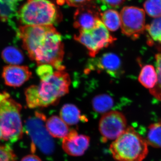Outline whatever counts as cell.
I'll return each instance as SVG.
<instances>
[{
	"label": "cell",
	"instance_id": "obj_1",
	"mask_svg": "<svg viewBox=\"0 0 161 161\" xmlns=\"http://www.w3.org/2000/svg\"><path fill=\"white\" fill-rule=\"evenodd\" d=\"M23 48L38 65L49 64L56 70L65 69L62 37L53 26H23L18 30Z\"/></svg>",
	"mask_w": 161,
	"mask_h": 161
},
{
	"label": "cell",
	"instance_id": "obj_2",
	"mask_svg": "<svg viewBox=\"0 0 161 161\" xmlns=\"http://www.w3.org/2000/svg\"><path fill=\"white\" fill-rule=\"evenodd\" d=\"M71 80L69 75L64 70H56L53 74L41 79L38 85L26 89L25 96L30 108H45L58 103L69 92Z\"/></svg>",
	"mask_w": 161,
	"mask_h": 161
},
{
	"label": "cell",
	"instance_id": "obj_3",
	"mask_svg": "<svg viewBox=\"0 0 161 161\" xmlns=\"http://www.w3.org/2000/svg\"><path fill=\"white\" fill-rule=\"evenodd\" d=\"M113 158L117 161H143L148 153L146 139L132 127H128L110 145Z\"/></svg>",
	"mask_w": 161,
	"mask_h": 161
},
{
	"label": "cell",
	"instance_id": "obj_4",
	"mask_svg": "<svg viewBox=\"0 0 161 161\" xmlns=\"http://www.w3.org/2000/svg\"><path fill=\"white\" fill-rule=\"evenodd\" d=\"M17 15L23 26H53L60 19L58 8L49 0H27Z\"/></svg>",
	"mask_w": 161,
	"mask_h": 161
},
{
	"label": "cell",
	"instance_id": "obj_5",
	"mask_svg": "<svg viewBox=\"0 0 161 161\" xmlns=\"http://www.w3.org/2000/svg\"><path fill=\"white\" fill-rule=\"evenodd\" d=\"M22 106L6 92H0V129L2 139L11 143L21 138L23 133Z\"/></svg>",
	"mask_w": 161,
	"mask_h": 161
},
{
	"label": "cell",
	"instance_id": "obj_6",
	"mask_svg": "<svg viewBox=\"0 0 161 161\" xmlns=\"http://www.w3.org/2000/svg\"><path fill=\"white\" fill-rule=\"evenodd\" d=\"M75 39L86 47L92 58H95L101 50L108 47L116 40L101 20L92 29L79 31V33L75 36Z\"/></svg>",
	"mask_w": 161,
	"mask_h": 161
},
{
	"label": "cell",
	"instance_id": "obj_7",
	"mask_svg": "<svg viewBox=\"0 0 161 161\" xmlns=\"http://www.w3.org/2000/svg\"><path fill=\"white\" fill-rule=\"evenodd\" d=\"M46 117L43 113L36 112L27 119L25 130L35 143L44 152H50L53 148L51 136L47 130Z\"/></svg>",
	"mask_w": 161,
	"mask_h": 161
},
{
	"label": "cell",
	"instance_id": "obj_8",
	"mask_svg": "<svg viewBox=\"0 0 161 161\" xmlns=\"http://www.w3.org/2000/svg\"><path fill=\"white\" fill-rule=\"evenodd\" d=\"M120 16L122 32L132 40L138 39L146 30L144 9L134 6H125L122 9Z\"/></svg>",
	"mask_w": 161,
	"mask_h": 161
},
{
	"label": "cell",
	"instance_id": "obj_9",
	"mask_svg": "<svg viewBox=\"0 0 161 161\" xmlns=\"http://www.w3.org/2000/svg\"><path fill=\"white\" fill-rule=\"evenodd\" d=\"M125 115L118 111H111L102 116L99 123V130L104 142L115 140L127 129Z\"/></svg>",
	"mask_w": 161,
	"mask_h": 161
},
{
	"label": "cell",
	"instance_id": "obj_10",
	"mask_svg": "<svg viewBox=\"0 0 161 161\" xmlns=\"http://www.w3.org/2000/svg\"><path fill=\"white\" fill-rule=\"evenodd\" d=\"M105 72L114 78H118L122 74L120 58L115 54L107 53L99 58H93L88 62L85 72Z\"/></svg>",
	"mask_w": 161,
	"mask_h": 161
},
{
	"label": "cell",
	"instance_id": "obj_11",
	"mask_svg": "<svg viewBox=\"0 0 161 161\" xmlns=\"http://www.w3.org/2000/svg\"><path fill=\"white\" fill-rule=\"evenodd\" d=\"M100 10L91 3L79 6L74 15V25L79 31L92 29L100 19Z\"/></svg>",
	"mask_w": 161,
	"mask_h": 161
},
{
	"label": "cell",
	"instance_id": "obj_12",
	"mask_svg": "<svg viewBox=\"0 0 161 161\" xmlns=\"http://www.w3.org/2000/svg\"><path fill=\"white\" fill-rule=\"evenodd\" d=\"M90 138L87 136L78 134L75 130H70L63 138L62 147L64 152L72 156H80L84 154L89 146Z\"/></svg>",
	"mask_w": 161,
	"mask_h": 161
},
{
	"label": "cell",
	"instance_id": "obj_13",
	"mask_svg": "<svg viewBox=\"0 0 161 161\" xmlns=\"http://www.w3.org/2000/svg\"><path fill=\"white\" fill-rule=\"evenodd\" d=\"M2 77L6 85L17 87L31 78L32 73L26 66L9 65L3 68Z\"/></svg>",
	"mask_w": 161,
	"mask_h": 161
},
{
	"label": "cell",
	"instance_id": "obj_14",
	"mask_svg": "<svg viewBox=\"0 0 161 161\" xmlns=\"http://www.w3.org/2000/svg\"><path fill=\"white\" fill-rule=\"evenodd\" d=\"M46 127L50 135L55 138H64L70 131L68 125L57 115H53L47 119Z\"/></svg>",
	"mask_w": 161,
	"mask_h": 161
},
{
	"label": "cell",
	"instance_id": "obj_15",
	"mask_svg": "<svg viewBox=\"0 0 161 161\" xmlns=\"http://www.w3.org/2000/svg\"><path fill=\"white\" fill-rule=\"evenodd\" d=\"M115 99L107 94L96 95L92 101L93 111L97 114H105L111 111L115 107Z\"/></svg>",
	"mask_w": 161,
	"mask_h": 161
},
{
	"label": "cell",
	"instance_id": "obj_16",
	"mask_svg": "<svg viewBox=\"0 0 161 161\" xmlns=\"http://www.w3.org/2000/svg\"><path fill=\"white\" fill-rule=\"evenodd\" d=\"M60 117L68 125H74L83 118L79 109L73 104H66L60 110Z\"/></svg>",
	"mask_w": 161,
	"mask_h": 161
},
{
	"label": "cell",
	"instance_id": "obj_17",
	"mask_svg": "<svg viewBox=\"0 0 161 161\" xmlns=\"http://www.w3.org/2000/svg\"><path fill=\"white\" fill-rule=\"evenodd\" d=\"M139 80L142 85L147 89L153 88L158 80V76L155 68L150 64L145 65L141 70Z\"/></svg>",
	"mask_w": 161,
	"mask_h": 161
},
{
	"label": "cell",
	"instance_id": "obj_18",
	"mask_svg": "<svg viewBox=\"0 0 161 161\" xmlns=\"http://www.w3.org/2000/svg\"><path fill=\"white\" fill-rule=\"evenodd\" d=\"M22 0H0V19L7 22L17 14L18 6Z\"/></svg>",
	"mask_w": 161,
	"mask_h": 161
},
{
	"label": "cell",
	"instance_id": "obj_19",
	"mask_svg": "<svg viewBox=\"0 0 161 161\" xmlns=\"http://www.w3.org/2000/svg\"><path fill=\"white\" fill-rule=\"evenodd\" d=\"M100 19L104 25L110 31H116L120 26V14L115 9H108L101 14Z\"/></svg>",
	"mask_w": 161,
	"mask_h": 161
},
{
	"label": "cell",
	"instance_id": "obj_20",
	"mask_svg": "<svg viewBox=\"0 0 161 161\" xmlns=\"http://www.w3.org/2000/svg\"><path fill=\"white\" fill-rule=\"evenodd\" d=\"M145 139L148 145L154 148H161V121L149 126Z\"/></svg>",
	"mask_w": 161,
	"mask_h": 161
},
{
	"label": "cell",
	"instance_id": "obj_21",
	"mask_svg": "<svg viewBox=\"0 0 161 161\" xmlns=\"http://www.w3.org/2000/svg\"><path fill=\"white\" fill-rule=\"evenodd\" d=\"M2 57L4 61L10 65L21 64L24 60L23 53L14 47H8L5 48L2 52Z\"/></svg>",
	"mask_w": 161,
	"mask_h": 161
},
{
	"label": "cell",
	"instance_id": "obj_22",
	"mask_svg": "<svg viewBox=\"0 0 161 161\" xmlns=\"http://www.w3.org/2000/svg\"><path fill=\"white\" fill-rule=\"evenodd\" d=\"M146 30L151 40L161 43V16L155 18L149 25H147Z\"/></svg>",
	"mask_w": 161,
	"mask_h": 161
},
{
	"label": "cell",
	"instance_id": "obj_23",
	"mask_svg": "<svg viewBox=\"0 0 161 161\" xmlns=\"http://www.w3.org/2000/svg\"><path fill=\"white\" fill-rule=\"evenodd\" d=\"M143 6L144 10L151 17L161 16V0H146Z\"/></svg>",
	"mask_w": 161,
	"mask_h": 161
},
{
	"label": "cell",
	"instance_id": "obj_24",
	"mask_svg": "<svg viewBox=\"0 0 161 161\" xmlns=\"http://www.w3.org/2000/svg\"><path fill=\"white\" fill-rule=\"evenodd\" d=\"M155 60L158 80L155 86L150 90V92L154 97L161 101V53L156 55Z\"/></svg>",
	"mask_w": 161,
	"mask_h": 161
},
{
	"label": "cell",
	"instance_id": "obj_25",
	"mask_svg": "<svg viewBox=\"0 0 161 161\" xmlns=\"http://www.w3.org/2000/svg\"><path fill=\"white\" fill-rule=\"evenodd\" d=\"M0 161H16L14 153L8 146H0Z\"/></svg>",
	"mask_w": 161,
	"mask_h": 161
},
{
	"label": "cell",
	"instance_id": "obj_26",
	"mask_svg": "<svg viewBox=\"0 0 161 161\" xmlns=\"http://www.w3.org/2000/svg\"><path fill=\"white\" fill-rule=\"evenodd\" d=\"M53 67L49 64H42L39 65L36 69V73L40 79H43L51 75L54 72Z\"/></svg>",
	"mask_w": 161,
	"mask_h": 161
},
{
	"label": "cell",
	"instance_id": "obj_27",
	"mask_svg": "<svg viewBox=\"0 0 161 161\" xmlns=\"http://www.w3.org/2000/svg\"><path fill=\"white\" fill-rule=\"evenodd\" d=\"M92 1L93 0H57V2L60 5L67 4L70 6L78 7L91 3Z\"/></svg>",
	"mask_w": 161,
	"mask_h": 161
},
{
	"label": "cell",
	"instance_id": "obj_28",
	"mask_svg": "<svg viewBox=\"0 0 161 161\" xmlns=\"http://www.w3.org/2000/svg\"><path fill=\"white\" fill-rule=\"evenodd\" d=\"M101 1L108 6L116 8L122 5L123 3L125 0H101Z\"/></svg>",
	"mask_w": 161,
	"mask_h": 161
},
{
	"label": "cell",
	"instance_id": "obj_29",
	"mask_svg": "<svg viewBox=\"0 0 161 161\" xmlns=\"http://www.w3.org/2000/svg\"><path fill=\"white\" fill-rule=\"evenodd\" d=\"M21 161H42L37 156L30 154L24 157Z\"/></svg>",
	"mask_w": 161,
	"mask_h": 161
},
{
	"label": "cell",
	"instance_id": "obj_30",
	"mask_svg": "<svg viewBox=\"0 0 161 161\" xmlns=\"http://www.w3.org/2000/svg\"><path fill=\"white\" fill-rule=\"evenodd\" d=\"M2 138V131H1V129H0V140H1V139Z\"/></svg>",
	"mask_w": 161,
	"mask_h": 161
}]
</instances>
